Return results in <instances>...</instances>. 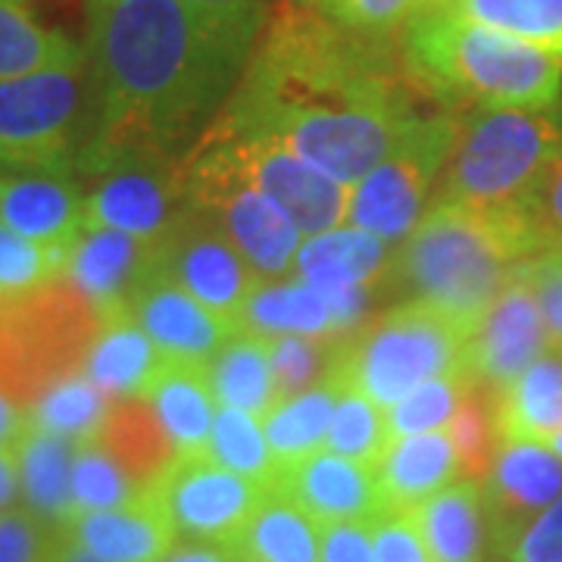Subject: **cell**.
Masks as SVG:
<instances>
[{"label":"cell","mask_w":562,"mask_h":562,"mask_svg":"<svg viewBox=\"0 0 562 562\" xmlns=\"http://www.w3.org/2000/svg\"><path fill=\"white\" fill-rule=\"evenodd\" d=\"M338 394H341L338 384L325 382L313 391H303L297 397L279 401L262 416V431H266L272 457L279 462V472L325 450Z\"/></svg>","instance_id":"cell-34"},{"label":"cell","mask_w":562,"mask_h":562,"mask_svg":"<svg viewBox=\"0 0 562 562\" xmlns=\"http://www.w3.org/2000/svg\"><path fill=\"white\" fill-rule=\"evenodd\" d=\"M550 447L557 450V457H560V460H562V431H560V435H557V438H553V441H550Z\"/></svg>","instance_id":"cell-56"},{"label":"cell","mask_w":562,"mask_h":562,"mask_svg":"<svg viewBox=\"0 0 562 562\" xmlns=\"http://www.w3.org/2000/svg\"><path fill=\"white\" fill-rule=\"evenodd\" d=\"M206 457L225 465V469H232V472H238L244 479L266 484V487H276V482H279V462L269 450L262 419L244 413V409L220 406Z\"/></svg>","instance_id":"cell-37"},{"label":"cell","mask_w":562,"mask_h":562,"mask_svg":"<svg viewBox=\"0 0 562 562\" xmlns=\"http://www.w3.org/2000/svg\"><path fill=\"white\" fill-rule=\"evenodd\" d=\"M98 441L113 453L122 469L144 484V491L179 460L166 428L144 397H122L110 403Z\"/></svg>","instance_id":"cell-30"},{"label":"cell","mask_w":562,"mask_h":562,"mask_svg":"<svg viewBox=\"0 0 562 562\" xmlns=\"http://www.w3.org/2000/svg\"><path fill=\"white\" fill-rule=\"evenodd\" d=\"M469 338L472 331L441 310L401 301L338 341L331 382L391 409L422 382L465 372Z\"/></svg>","instance_id":"cell-6"},{"label":"cell","mask_w":562,"mask_h":562,"mask_svg":"<svg viewBox=\"0 0 562 562\" xmlns=\"http://www.w3.org/2000/svg\"><path fill=\"white\" fill-rule=\"evenodd\" d=\"M335 22L369 35V38L397 41L406 22L416 16L422 0H313Z\"/></svg>","instance_id":"cell-44"},{"label":"cell","mask_w":562,"mask_h":562,"mask_svg":"<svg viewBox=\"0 0 562 562\" xmlns=\"http://www.w3.org/2000/svg\"><path fill=\"white\" fill-rule=\"evenodd\" d=\"M269 350H272V372H276L279 401L297 397L303 391H313L319 384L331 382L338 341L281 335V338H269Z\"/></svg>","instance_id":"cell-43"},{"label":"cell","mask_w":562,"mask_h":562,"mask_svg":"<svg viewBox=\"0 0 562 562\" xmlns=\"http://www.w3.org/2000/svg\"><path fill=\"white\" fill-rule=\"evenodd\" d=\"M266 7L85 0L94 125L79 160L154 150L184 160L241 85Z\"/></svg>","instance_id":"cell-2"},{"label":"cell","mask_w":562,"mask_h":562,"mask_svg":"<svg viewBox=\"0 0 562 562\" xmlns=\"http://www.w3.org/2000/svg\"><path fill=\"white\" fill-rule=\"evenodd\" d=\"M25 428H29V413H25V406H20L13 397H7V394L0 391V443H20V438L25 435Z\"/></svg>","instance_id":"cell-53"},{"label":"cell","mask_w":562,"mask_h":562,"mask_svg":"<svg viewBox=\"0 0 562 562\" xmlns=\"http://www.w3.org/2000/svg\"><path fill=\"white\" fill-rule=\"evenodd\" d=\"M132 316L147 338L160 347L162 357L210 366L225 341L241 331L232 322L220 319L203 303H198L184 288L166 279L160 269L144 281L128 303Z\"/></svg>","instance_id":"cell-18"},{"label":"cell","mask_w":562,"mask_h":562,"mask_svg":"<svg viewBox=\"0 0 562 562\" xmlns=\"http://www.w3.org/2000/svg\"><path fill=\"white\" fill-rule=\"evenodd\" d=\"M0 225L29 241L69 250L85 228V191L69 172L0 169Z\"/></svg>","instance_id":"cell-20"},{"label":"cell","mask_w":562,"mask_h":562,"mask_svg":"<svg viewBox=\"0 0 562 562\" xmlns=\"http://www.w3.org/2000/svg\"><path fill=\"white\" fill-rule=\"evenodd\" d=\"M54 562H106V560L94 557V553H88L85 547H79L76 541H69V538L60 531V543H57V550H54Z\"/></svg>","instance_id":"cell-54"},{"label":"cell","mask_w":562,"mask_h":562,"mask_svg":"<svg viewBox=\"0 0 562 562\" xmlns=\"http://www.w3.org/2000/svg\"><path fill=\"white\" fill-rule=\"evenodd\" d=\"M79 60H85V47L44 25L25 0H0V81Z\"/></svg>","instance_id":"cell-33"},{"label":"cell","mask_w":562,"mask_h":562,"mask_svg":"<svg viewBox=\"0 0 562 562\" xmlns=\"http://www.w3.org/2000/svg\"><path fill=\"white\" fill-rule=\"evenodd\" d=\"M181 162L154 150H120L79 162L85 188V225L113 228L160 244L184 213Z\"/></svg>","instance_id":"cell-11"},{"label":"cell","mask_w":562,"mask_h":562,"mask_svg":"<svg viewBox=\"0 0 562 562\" xmlns=\"http://www.w3.org/2000/svg\"><path fill=\"white\" fill-rule=\"evenodd\" d=\"M147 497L144 484L132 479L98 438L81 441L72 460V503L76 513L122 509Z\"/></svg>","instance_id":"cell-38"},{"label":"cell","mask_w":562,"mask_h":562,"mask_svg":"<svg viewBox=\"0 0 562 562\" xmlns=\"http://www.w3.org/2000/svg\"><path fill=\"white\" fill-rule=\"evenodd\" d=\"M91 125L88 60L0 81V169L72 172Z\"/></svg>","instance_id":"cell-8"},{"label":"cell","mask_w":562,"mask_h":562,"mask_svg":"<svg viewBox=\"0 0 562 562\" xmlns=\"http://www.w3.org/2000/svg\"><path fill=\"white\" fill-rule=\"evenodd\" d=\"M482 497L491 550L503 557L506 547L562 497V460L550 443L503 441L482 479Z\"/></svg>","instance_id":"cell-16"},{"label":"cell","mask_w":562,"mask_h":562,"mask_svg":"<svg viewBox=\"0 0 562 562\" xmlns=\"http://www.w3.org/2000/svg\"><path fill=\"white\" fill-rule=\"evenodd\" d=\"M60 528L41 519L29 506L0 513V562H54Z\"/></svg>","instance_id":"cell-45"},{"label":"cell","mask_w":562,"mask_h":562,"mask_svg":"<svg viewBox=\"0 0 562 562\" xmlns=\"http://www.w3.org/2000/svg\"><path fill=\"white\" fill-rule=\"evenodd\" d=\"M447 435H450V441L457 447V457H460L462 482L482 484L503 443L497 413H494V394L472 384V391L465 394L460 413L453 416Z\"/></svg>","instance_id":"cell-41"},{"label":"cell","mask_w":562,"mask_h":562,"mask_svg":"<svg viewBox=\"0 0 562 562\" xmlns=\"http://www.w3.org/2000/svg\"><path fill=\"white\" fill-rule=\"evenodd\" d=\"M69 250L29 241L0 225V301L32 294L50 281L66 279Z\"/></svg>","instance_id":"cell-42"},{"label":"cell","mask_w":562,"mask_h":562,"mask_svg":"<svg viewBox=\"0 0 562 562\" xmlns=\"http://www.w3.org/2000/svg\"><path fill=\"white\" fill-rule=\"evenodd\" d=\"M157 269L235 328L262 281L235 241L194 206H184L172 232L157 247Z\"/></svg>","instance_id":"cell-14"},{"label":"cell","mask_w":562,"mask_h":562,"mask_svg":"<svg viewBox=\"0 0 562 562\" xmlns=\"http://www.w3.org/2000/svg\"><path fill=\"white\" fill-rule=\"evenodd\" d=\"M101 316L69 279L0 301V391L32 406L41 394L85 366Z\"/></svg>","instance_id":"cell-7"},{"label":"cell","mask_w":562,"mask_h":562,"mask_svg":"<svg viewBox=\"0 0 562 562\" xmlns=\"http://www.w3.org/2000/svg\"><path fill=\"white\" fill-rule=\"evenodd\" d=\"M160 347L147 338V331L132 316V310H122L101 319V328L91 341L81 372L98 384L110 401H122V397H140L154 379V372L160 369Z\"/></svg>","instance_id":"cell-26"},{"label":"cell","mask_w":562,"mask_h":562,"mask_svg":"<svg viewBox=\"0 0 562 562\" xmlns=\"http://www.w3.org/2000/svg\"><path fill=\"white\" fill-rule=\"evenodd\" d=\"M276 491L301 506L319 525L375 519L384 513V497L375 469L319 450L291 469H281Z\"/></svg>","instance_id":"cell-19"},{"label":"cell","mask_w":562,"mask_h":562,"mask_svg":"<svg viewBox=\"0 0 562 562\" xmlns=\"http://www.w3.org/2000/svg\"><path fill=\"white\" fill-rule=\"evenodd\" d=\"M562 160V106L469 110L435 188V203L479 213H531L550 169Z\"/></svg>","instance_id":"cell-5"},{"label":"cell","mask_w":562,"mask_h":562,"mask_svg":"<svg viewBox=\"0 0 562 562\" xmlns=\"http://www.w3.org/2000/svg\"><path fill=\"white\" fill-rule=\"evenodd\" d=\"M157 247L125 232L85 225L69 247L66 279L79 288L98 316H113L128 310L144 281L157 272Z\"/></svg>","instance_id":"cell-17"},{"label":"cell","mask_w":562,"mask_h":562,"mask_svg":"<svg viewBox=\"0 0 562 562\" xmlns=\"http://www.w3.org/2000/svg\"><path fill=\"white\" fill-rule=\"evenodd\" d=\"M20 453L16 443H0V513L10 506H20Z\"/></svg>","instance_id":"cell-52"},{"label":"cell","mask_w":562,"mask_h":562,"mask_svg":"<svg viewBox=\"0 0 562 562\" xmlns=\"http://www.w3.org/2000/svg\"><path fill=\"white\" fill-rule=\"evenodd\" d=\"M387 447H391L387 409L369 401L360 391L341 387L335 416H331V428L325 438V450L375 469Z\"/></svg>","instance_id":"cell-40"},{"label":"cell","mask_w":562,"mask_h":562,"mask_svg":"<svg viewBox=\"0 0 562 562\" xmlns=\"http://www.w3.org/2000/svg\"><path fill=\"white\" fill-rule=\"evenodd\" d=\"M541 250L531 213H479L435 203L394 250L384 291L428 303L475 335L516 269Z\"/></svg>","instance_id":"cell-3"},{"label":"cell","mask_w":562,"mask_h":562,"mask_svg":"<svg viewBox=\"0 0 562 562\" xmlns=\"http://www.w3.org/2000/svg\"><path fill=\"white\" fill-rule=\"evenodd\" d=\"M401 38H369L313 0H279L241 85L213 122L294 150L344 188L382 166L428 113Z\"/></svg>","instance_id":"cell-1"},{"label":"cell","mask_w":562,"mask_h":562,"mask_svg":"<svg viewBox=\"0 0 562 562\" xmlns=\"http://www.w3.org/2000/svg\"><path fill=\"white\" fill-rule=\"evenodd\" d=\"M60 531L106 562H162L179 541L172 522L150 497L122 509L76 513Z\"/></svg>","instance_id":"cell-22"},{"label":"cell","mask_w":562,"mask_h":562,"mask_svg":"<svg viewBox=\"0 0 562 562\" xmlns=\"http://www.w3.org/2000/svg\"><path fill=\"white\" fill-rule=\"evenodd\" d=\"M435 562H484L491 550V522L482 484L457 482L431 501L409 509Z\"/></svg>","instance_id":"cell-25"},{"label":"cell","mask_w":562,"mask_h":562,"mask_svg":"<svg viewBox=\"0 0 562 562\" xmlns=\"http://www.w3.org/2000/svg\"><path fill=\"white\" fill-rule=\"evenodd\" d=\"M394 250L372 232H362L357 225H338L331 232L313 235L301 244L297 260L291 269V279L306 281L319 288L322 294L328 291H344V288H382L391 276Z\"/></svg>","instance_id":"cell-21"},{"label":"cell","mask_w":562,"mask_h":562,"mask_svg":"<svg viewBox=\"0 0 562 562\" xmlns=\"http://www.w3.org/2000/svg\"><path fill=\"white\" fill-rule=\"evenodd\" d=\"M519 276L535 291L541 306L550 344L562 347V244H550L541 254L528 257L519 266Z\"/></svg>","instance_id":"cell-46"},{"label":"cell","mask_w":562,"mask_h":562,"mask_svg":"<svg viewBox=\"0 0 562 562\" xmlns=\"http://www.w3.org/2000/svg\"><path fill=\"white\" fill-rule=\"evenodd\" d=\"M269 491L272 487L198 453L172 462L147 487V497L166 513L179 541L235 543Z\"/></svg>","instance_id":"cell-13"},{"label":"cell","mask_w":562,"mask_h":562,"mask_svg":"<svg viewBox=\"0 0 562 562\" xmlns=\"http://www.w3.org/2000/svg\"><path fill=\"white\" fill-rule=\"evenodd\" d=\"M472 379L465 372L438 375L431 382H422L413 387L403 401L387 409V431L391 441L428 435V431H447L453 416L460 413L465 394L472 391Z\"/></svg>","instance_id":"cell-39"},{"label":"cell","mask_w":562,"mask_h":562,"mask_svg":"<svg viewBox=\"0 0 562 562\" xmlns=\"http://www.w3.org/2000/svg\"><path fill=\"white\" fill-rule=\"evenodd\" d=\"M503 441L550 443L562 431V347H550L494 397Z\"/></svg>","instance_id":"cell-27"},{"label":"cell","mask_w":562,"mask_h":562,"mask_svg":"<svg viewBox=\"0 0 562 562\" xmlns=\"http://www.w3.org/2000/svg\"><path fill=\"white\" fill-rule=\"evenodd\" d=\"M384 509H416L443 487L462 482L460 457L447 431L391 441L375 465Z\"/></svg>","instance_id":"cell-24"},{"label":"cell","mask_w":562,"mask_h":562,"mask_svg":"<svg viewBox=\"0 0 562 562\" xmlns=\"http://www.w3.org/2000/svg\"><path fill=\"white\" fill-rule=\"evenodd\" d=\"M322 525L281 491H269L238 541L241 562H319Z\"/></svg>","instance_id":"cell-31"},{"label":"cell","mask_w":562,"mask_h":562,"mask_svg":"<svg viewBox=\"0 0 562 562\" xmlns=\"http://www.w3.org/2000/svg\"><path fill=\"white\" fill-rule=\"evenodd\" d=\"M506 562H562V497L547 506L516 541L506 547Z\"/></svg>","instance_id":"cell-48"},{"label":"cell","mask_w":562,"mask_h":562,"mask_svg":"<svg viewBox=\"0 0 562 562\" xmlns=\"http://www.w3.org/2000/svg\"><path fill=\"white\" fill-rule=\"evenodd\" d=\"M162 562H241V557L232 543L176 541V547L162 557Z\"/></svg>","instance_id":"cell-51"},{"label":"cell","mask_w":562,"mask_h":562,"mask_svg":"<svg viewBox=\"0 0 562 562\" xmlns=\"http://www.w3.org/2000/svg\"><path fill=\"white\" fill-rule=\"evenodd\" d=\"M428 7H443L462 20L535 44L562 60V0H443Z\"/></svg>","instance_id":"cell-35"},{"label":"cell","mask_w":562,"mask_h":562,"mask_svg":"<svg viewBox=\"0 0 562 562\" xmlns=\"http://www.w3.org/2000/svg\"><path fill=\"white\" fill-rule=\"evenodd\" d=\"M110 403L113 401L85 372H76L50 384L25 413H29V425L81 443L101 435Z\"/></svg>","instance_id":"cell-36"},{"label":"cell","mask_w":562,"mask_h":562,"mask_svg":"<svg viewBox=\"0 0 562 562\" xmlns=\"http://www.w3.org/2000/svg\"><path fill=\"white\" fill-rule=\"evenodd\" d=\"M375 562H435L409 509H384L372 519Z\"/></svg>","instance_id":"cell-47"},{"label":"cell","mask_w":562,"mask_h":562,"mask_svg":"<svg viewBox=\"0 0 562 562\" xmlns=\"http://www.w3.org/2000/svg\"><path fill=\"white\" fill-rule=\"evenodd\" d=\"M206 369H210V382H213L220 406L244 409L262 419L279 401L272 350H269L266 335L235 331Z\"/></svg>","instance_id":"cell-32"},{"label":"cell","mask_w":562,"mask_h":562,"mask_svg":"<svg viewBox=\"0 0 562 562\" xmlns=\"http://www.w3.org/2000/svg\"><path fill=\"white\" fill-rule=\"evenodd\" d=\"M79 443L41 431L35 425L25 428V435L16 443L20 453V482L22 506L38 513L50 525L69 522L76 516L72 503V460Z\"/></svg>","instance_id":"cell-29"},{"label":"cell","mask_w":562,"mask_h":562,"mask_svg":"<svg viewBox=\"0 0 562 562\" xmlns=\"http://www.w3.org/2000/svg\"><path fill=\"white\" fill-rule=\"evenodd\" d=\"M140 397L157 413L179 457L206 453L213 422L220 413V401H216L206 366L162 357L160 369L154 372V379Z\"/></svg>","instance_id":"cell-23"},{"label":"cell","mask_w":562,"mask_h":562,"mask_svg":"<svg viewBox=\"0 0 562 562\" xmlns=\"http://www.w3.org/2000/svg\"><path fill=\"white\" fill-rule=\"evenodd\" d=\"M238 328L266 338L301 335V338L338 341L328 297L319 288L297 279H262L244 306Z\"/></svg>","instance_id":"cell-28"},{"label":"cell","mask_w":562,"mask_h":562,"mask_svg":"<svg viewBox=\"0 0 562 562\" xmlns=\"http://www.w3.org/2000/svg\"><path fill=\"white\" fill-rule=\"evenodd\" d=\"M191 150L228 169L247 188L281 206L306 238L347 222L350 188L322 176L279 140L241 135L213 122Z\"/></svg>","instance_id":"cell-10"},{"label":"cell","mask_w":562,"mask_h":562,"mask_svg":"<svg viewBox=\"0 0 562 562\" xmlns=\"http://www.w3.org/2000/svg\"><path fill=\"white\" fill-rule=\"evenodd\" d=\"M460 113H428L401 147L350 188L347 225L401 247L431 210Z\"/></svg>","instance_id":"cell-9"},{"label":"cell","mask_w":562,"mask_h":562,"mask_svg":"<svg viewBox=\"0 0 562 562\" xmlns=\"http://www.w3.org/2000/svg\"><path fill=\"white\" fill-rule=\"evenodd\" d=\"M319 562H375L372 519L322 525Z\"/></svg>","instance_id":"cell-49"},{"label":"cell","mask_w":562,"mask_h":562,"mask_svg":"<svg viewBox=\"0 0 562 562\" xmlns=\"http://www.w3.org/2000/svg\"><path fill=\"white\" fill-rule=\"evenodd\" d=\"M531 220L541 235L543 247L562 244V160L550 169L541 191L531 201Z\"/></svg>","instance_id":"cell-50"},{"label":"cell","mask_w":562,"mask_h":562,"mask_svg":"<svg viewBox=\"0 0 562 562\" xmlns=\"http://www.w3.org/2000/svg\"><path fill=\"white\" fill-rule=\"evenodd\" d=\"M403 69L447 113L562 106V60L535 44L443 10L419 7L401 35Z\"/></svg>","instance_id":"cell-4"},{"label":"cell","mask_w":562,"mask_h":562,"mask_svg":"<svg viewBox=\"0 0 562 562\" xmlns=\"http://www.w3.org/2000/svg\"><path fill=\"white\" fill-rule=\"evenodd\" d=\"M181 181L184 206L216 222L262 279H291L306 235L281 206L194 150L181 162Z\"/></svg>","instance_id":"cell-12"},{"label":"cell","mask_w":562,"mask_h":562,"mask_svg":"<svg viewBox=\"0 0 562 562\" xmlns=\"http://www.w3.org/2000/svg\"><path fill=\"white\" fill-rule=\"evenodd\" d=\"M428 3H443V0H422V7H428Z\"/></svg>","instance_id":"cell-57"},{"label":"cell","mask_w":562,"mask_h":562,"mask_svg":"<svg viewBox=\"0 0 562 562\" xmlns=\"http://www.w3.org/2000/svg\"><path fill=\"white\" fill-rule=\"evenodd\" d=\"M550 347L553 344L538 297L516 269L501 301L491 306V313L469 338L465 375L497 397L531 362L541 360Z\"/></svg>","instance_id":"cell-15"},{"label":"cell","mask_w":562,"mask_h":562,"mask_svg":"<svg viewBox=\"0 0 562 562\" xmlns=\"http://www.w3.org/2000/svg\"><path fill=\"white\" fill-rule=\"evenodd\" d=\"M188 3H201V7H222V10H257V7H266L262 0H188Z\"/></svg>","instance_id":"cell-55"}]
</instances>
